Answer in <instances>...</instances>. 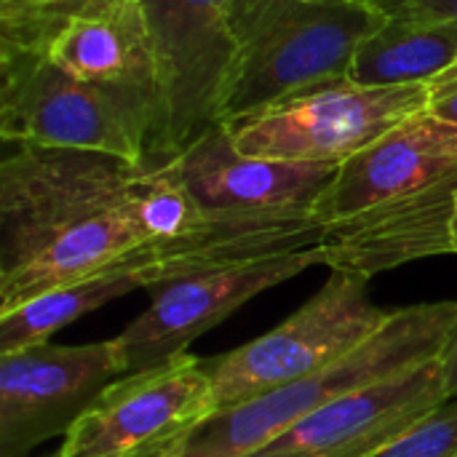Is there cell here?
<instances>
[{
	"label": "cell",
	"mask_w": 457,
	"mask_h": 457,
	"mask_svg": "<svg viewBox=\"0 0 457 457\" xmlns=\"http://www.w3.org/2000/svg\"><path fill=\"white\" fill-rule=\"evenodd\" d=\"M153 163L13 145L0 163V313L147 246Z\"/></svg>",
	"instance_id": "obj_1"
},
{
	"label": "cell",
	"mask_w": 457,
	"mask_h": 457,
	"mask_svg": "<svg viewBox=\"0 0 457 457\" xmlns=\"http://www.w3.org/2000/svg\"><path fill=\"white\" fill-rule=\"evenodd\" d=\"M372 0H236V64L220 123L348 80L359 46L386 24Z\"/></svg>",
	"instance_id": "obj_2"
},
{
	"label": "cell",
	"mask_w": 457,
	"mask_h": 457,
	"mask_svg": "<svg viewBox=\"0 0 457 457\" xmlns=\"http://www.w3.org/2000/svg\"><path fill=\"white\" fill-rule=\"evenodd\" d=\"M457 327V300L396 308L364 345L289 386L217 412L174 457H244L329 404L415 372L445 356Z\"/></svg>",
	"instance_id": "obj_3"
},
{
	"label": "cell",
	"mask_w": 457,
	"mask_h": 457,
	"mask_svg": "<svg viewBox=\"0 0 457 457\" xmlns=\"http://www.w3.org/2000/svg\"><path fill=\"white\" fill-rule=\"evenodd\" d=\"M0 137L8 145L153 163L158 118L142 102L67 78L35 54L0 43Z\"/></svg>",
	"instance_id": "obj_4"
},
{
	"label": "cell",
	"mask_w": 457,
	"mask_h": 457,
	"mask_svg": "<svg viewBox=\"0 0 457 457\" xmlns=\"http://www.w3.org/2000/svg\"><path fill=\"white\" fill-rule=\"evenodd\" d=\"M370 297V278L329 270L327 284L287 321L257 340L206 359L217 412L337 364L391 319Z\"/></svg>",
	"instance_id": "obj_5"
},
{
	"label": "cell",
	"mask_w": 457,
	"mask_h": 457,
	"mask_svg": "<svg viewBox=\"0 0 457 457\" xmlns=\"http://www.w3.org/2000/svg\"><path fill=\"white\" fill-rule=\"evenodd\" d=\"M0 43L35 54L67 78L142 102L158 118L161 142L158 67L139 0H80L51 13L0 16Z\"/></svg>",
	"instance_id": "obj_6"
},
{
	"label": "cell",
	"mask_w": 457,
	"mask_h": 457,
	"mask_svg": "<svg viewBox=\"0 0 457 457\" xmlns=\"http://www.w3.org/2000/svg\"><path fill=\"white\" fill-rule=\"evenodd\" d=\"M426 107V83L361 86L337 80L303 91L228 129L233 147L249 158L345 163Z\"/></svg>",
	"instance_id": "obj_7"
},
{
	"label": "cell",
	"mask_w": 457,
	"mask_h": 457,
	"mask_svg": "<svg viewBox=\"0 0 457 457\" xmlns=\"http://www.w3.org/2000/svg\"><path fill=\"white\" fill-rule=\"evenodd\" d=\"M147 21L163 126L153 166L169 163L220 123L236 64V0H139Z\"/></svg>",
	"instance_id": "obj_8"
},
{
	"label": "cell",
	"mask_w": 457,
	"mask_h": 457,
	"mask_svg": "<svg viewBox=\"0 0 457 457\" xmlns=\"http://www.w3.org/2000/svg\"><path fill=\"white\" fill-rule=\"evenodd\" d=\"M217 415L206 359L179 353L120 375L62 442V457H174Z\"/></svg>",
	"instance_id": "obj_9"
},
{
	"label": "cell",
	"mask_w": 457,
	"mask_h": 457,
	"mask_svg": "<svg viewBox=\"0 0 457 457\" xmlns=\"http://www.w3.org/2000/svg\"><path fill=\"white\" fill-rule=\"evenodd\" d=\"M182 187L214 222H300L335 182L340 163L249 158L233 147L228 123L212 126L169 161Z\"/></svg>",
	"instance_id": "obj_10"
},
{
	"label": "cell",
	"mask_w": 457,
	"mask_h": 457,
	"mask_svg": "<svg viewBox=\"0 0 457 457\" xmlns=\"http://www.w3.org/2000/svg\"><path fill=\"white\" fill-rule=\"evenodd\" d=\"M313 265H321L319 244L153 287L150 308L112 337L120 375L142 372L187 353L193 340L222 324L252 297L305 273Z\"/></svg>",
	"instance_id": "obj_11"
},
{
	"label": "cell",
	"mask_w": 457,
	"mask_h": 457,
	"mask_svg": "<svg viewBox=\"0 0 457 457\" xmlns=\"http://www.w3.org/2000/svg\"><path fill=\"white\" fill-rule=\"evenodd\" d=\"M120 378L115 343H37L0 353V457H27L67 436L96 396Z\"/></svg>",
	"instance_id": "obj_12"
},
{
	"label": "cell",
	"mask_w": 457,
	"mask_h": 457,
	"mask_svg": "<svg viewBox=\"0 0 457 457\" xmlns=\"http://www.w3.org/2000/svg\"><path fill=\"white\" fill-rule=\"evenodd\" d=\"M447 396L442 356L329 404L244 457H375Z\"/></svg>",
	"instance_id": "obj_13"
},
{
	"label": "cell",
	"mask_w": 457,
	"mask_h": 457,
	"mask_svg": "<svg viewBox=\"0 0 457 457\" xmlns=\"http://www.w3.org/2000/svg\"><path fill=\"white\" fill-rule=\"evenodd\" d=\"M453 177H457V126L423 110L340 163L316 220L329 225Z\"/></svg>",
	"instance_id": "obj_14"
},
{
	"label": "cell",
	"mask_w": 457,
	"mask_h": 457,
	"mask_svg": "<svg viewBox=\"0 0 457 457\" xmlns=\"http://www.w3.org/2000/svg\"><path fill=\"white\" fill-rule=\"evenodd\" d=\"M455 195L457 177H453L423 193L321 225V265L372 278L412 260L453 254L450 217Z\"/></svg>",
	"instance_id": "obj_15"
},
{
	"label": "cell",
	"mask_w": 457,
	"mask_h": 457,
	"mask_svg": "<svg viewBox=\"0 0 457 457\" xmlns=\"http://www.w3.org/2000/svg\"><path fill=\"white\" fill-rule=\"evenodd\" d=\"M182 276V252L177 244H147L123 257L107 270H99L78 284L43 292L19 308L0 313V353H13L27 345L48 343L54 332L80 316L134 292L153 289Z\"/></svg>",
	"instance_id": "obj_16"
},
{
	"label": "cell",
	"mask_w": 457,
	"mask_h": 457,
	"mask_svg": "<svg viewBox=\"0 0 457 457\" xmlns=\"http://www.w3.org/2000/svg\"><path fill=\"white\" fill-rule=\"evenodd\" d=\"M453 64H457L455 27L388 13L386 24L359 46L348 80L361 86H415L434 80Z\"/></svg>",
	"instance_id": "obj_17"
},
{
	"label": "cell",
	"mask_w": 457,
	"mask_h": 457,
	"mask_svg": "<svg viewBox=\"0 0 457 457\" xmlns=\"http://www.w3.org/2000/svg\"><path fill=\"white\" fill-rule=\"evenodd\" d=\"M375 457H457V396H447Z\"/></svg>",
	"instance_id": "obj_18"
},
{
	"label": "cell",
	"mask_w": 457,
	"mask_h": 457,
	"mask_svg": "<svg viewBox=\"0 0 457 457\" xmlns=\"http://www.w3.org/2000/svg\"><path fill=\"white\" fill-rule=\"evenodd\" d=\"M386 13H407L418 19L442 21L457 29V0H372Z\"/></svg>",
	"instance_id": "obj_19"
},
{
	"label": "cell",
	"mask_w": 457,
	"mask_h": 457,
	"mask_svg": "<svg viewBox=\"0 0 457 457\" xmlns=\"http://www.w3.org/2000/svg\"><path fill=\"white\" fill-rule=\"evenodd\" d=\"M428 91V112L439 120L455 123L457 126V64L436 75L426 83Z\"/></svg>",
	"instance_id": "obj_20"
},
{
	"label": "cell",
	"mask_w": 457,
	"mask_h": 457,
	"mask_svg": "<svg viewBox=\"0 0 457 457\" xmlns=\"http://www.w3.org/2000/svg\"><path fill=\"white\" fill-rule=\"evenodd\" d=\"M80 0H0V16H19V13H51L70 8Z\"/></svg>",
	"instance_id": "obj_21"
},
{
	"label": "cell",
	"mask_w": 457,
	"mask_h": 457,
	"mask_svg": "<svg viewBox=\"0 0 457 457\" xmlns=\"http://www.w3.org/2000/svg\"><path fill=\"white\" fill-rule=\"evenodd\" d=\"M445 380H447V394L457 396V327L447 351H445Z\"/></svg>",
	"instance_id": "obj_22"
},
{
	"label": "cell",
	"mask_w": 457,
	"mask_h": 457,
	"mask_svg": "<svg viewBox=\"0 0 457 457\" xmlns=\"http://www.w3.org/2000/svg\"><path fill=\"white\" fill-rule=\"evenodd\" d=\"M450 246H453V254H457V195L455 209H453V217H450Z\"/></svg>",
	"instance_id": "obj_23"
},
{
	"label": "cell",
	"mask_w": 457,
	"mask_h": 457,
	"mask_svg": "<svg viewBox=\"0 0 457 457\" xmlns=\"http://www.w3.org/2000/svg\"><path fill=\"white\" fill-rule=\"evenodd\" d=\"M46 457H62V455H59V453H56V455H46Z\"/></svg>",
	"instance_id": "obj_24"
}]
</instances>
